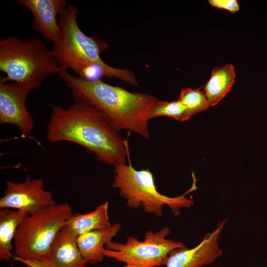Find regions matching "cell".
I'll list each match as a JSON object with an SVG mask.
<instances>
[{
  "label": "cell",
  "mask_w": 267,
  "mask_h": 267,
  "mask_svg": "<svg viewBox=\"0 0 267 267\" xmlns=\"http://www.w3.org/2000/svg\"><path fill=\"white\" fill-rule=\"evenodd\" d=\"M178 99L186 107L191 116L210 107L205 94L200 89L184 88Z\"/></svg>",
  "instance_id": "ac0fdd59"
},
{
  "label": "cell",
  "mask_w": 267,
  "mask_h": 267,
  "mask_svg": "<svg viewBox=\"0 0 267 267\" xmlns=\"http://www.w3.org/2000/svg\"><path fill=\"white\" fill-rule=\"evenodd\" d=\"M108 201L87 214L75 213L68 219L65 224L77 238L86 232L103 229L112 225L108 216Z\"/></svg>",
  "instance_id": "5bb4252c"
},
{
  "label": "cell",
  "mask_w": 267,
  "mask_h": 267,
  "mask_svg": "<svg viewBox=\"0 0 267 267\" xmlns=\"http://www.w3.org/2000/svg\"><path fill=\"white\" fill-rule=\"evenodd\" d=\"M236 73L231 64L215 66L203 90L210 106L218 104L230 91L235 83Z\"/></svg>",
  "instance_id": "9a60e30c"
},
{
  "label": "cell",
  "mask_w": 267,
  "mask_h": 267,
  "mask_svg": "<svg viewBox=\"0 0 267 267\" xmlns=\"http://www.w3.org/2000/svg\"><path fill=\"white\" fill-rule=\"evenodd\" d=\"M72 214L70 205L63 203L26 217L14 236L16 256L24 259L47 257L54 238Z\"/></svg>",
  "instance_id": "8992f818"
},
{
  "label": "cell",
  "mask_w": 267,
  "mask_h": 267,
  "mask_svg": "<svg viewBox=\"0 0 267 267\" xmlns=\"http://www.w3.org/2000/svg\"><path fill=\"white\" fill-rule=\"evenodd\" d=\"M170 232V229L165 226L156 232H146L142 241L131 236L124 244L111 240L105 245L103 254L126 264L151 267L165 266L172 251L185 247L180 242L167 239Z\"/></svg>",
  "instance_id": "52a82bcc"
},
{
  "label": "cell",
  "mask_w": 267,
  "mask_h": 267,
  "mask_svg": "<svg viewBox=\"0 0 267 267\" xmlns=\"http://www.w3.org/2000/svg\"><path fill=\"white\" fill-rule=\"evenodd\" d=\"M208 1L211 6L231 13H235L239 9V5L236 0H209Z\"/></svg>",
  "instance_id": "ffe728a7"
},
{
  "label": "cell",
  "mask_w": 267,
  "mask_h": 267,
  "mask_svg": "<svg viewBox=\"0 0 267 267\" xmlns=\"http://www.w3.org/2000/svg\"><path fill=\"white\" fill-rule=\"evenodd\" d=\"M130 156L129 164L116 165L112 186L118 189L120 195L127 200V206L136 209L142 207L149 213L158 217L163 215V207L168 206L172 214L177 216L182 208L193 205L192 200L186 195L197 188L196 178L193 174L192 186L181 195L169 197L160 193L157 189L154 177L149 169L136 170L132 165Z\"/></svg>",
  "instance_id": "5b68a950"
},
{
  "label": "cell",
  "mask_w": 267,
  "mask_h": 267,
  "mask_svg": "<svg viewBox=\"0 0 267 267\" xmlns=\"http://www.w3.org/2000/svg\"><path fill=\"white\" fill-rule=\"evenodd\" d=\"M77 238L65 224L54 238L47 257L56 267H85Z\"/></svg>",
  "instance_id": "7c38bea8"
},
{
  "label": "cell",
  "mask_w": 267,
  "mask_h": 267,
  "mask_svg": "<svg viewBox=\"0 0 267 267\" xmlns=\"http://www.w3.org/2000/svg\"><path fill=\"white\" fill-rule=\"evenodd\" d=\"M120 229V224L115 223L108 228L87 232L77 237L78 246L86 263L95 265L102 261L105 257L103 251L105 245Z\"/></svg>",
  "instance_id": "4fadbf2b"
},
{
  "label": "cell",
  "mask_w": 267,
  "mask_h": 267,
  "mask_svg": "<svg viewBox=\"0 0 267 267\" xmlns=\"http://www.w3.org/2000/svg\"><path fill=\"white\" fill-rule=\"evenodd\" d=\"M30 91L21 84L0 81V123L16 126L25 135L34 127V118L26 107Z\"/></svg>",
  "instance_id": "9c48e42d"
},
{
  "label": "cell",
  "mask_w": 267,
  "mask_h": 267,
  "mask_svg": "<svg viewBox=\"0 0 267 267\" xmlns=\"http://www.w3.org/2000/svg\"><path fill=\"white\" fill-rule=\"evenodd\" d=\"M59 75L75 101L98 110L117 132L126 130L149 138L148 113L157 100L146 93L130 92L99 79L88 80L60 69Z\"/></svg>",
  "instance_id": "7a4b0ae2"
},
{
  "label": "cell",
  "mask_w": 267,
  "mask_h": 267,
  "mask_svg": "<svg viewBox=\"0 0 267 267\" xmlns=\"http://www.w3.org/2000/svg\"><path fill=\"white\" fill-rule=\"evenodd\" d=\"M47 127L49 142H72L93 153L108 165L126 163L129 156L127 140L123 139L102 115L88 103L75 101L68 108L51 105Z\"/></svg>",
  "instance_id": "6da1fadb"
},
{
  "label": "cell",
  "mask_w": 267,
  "mask_h": 267,
  "mask_svg": "<svg viewBox=\"0 0 267 267\" xmlns=\"http://www.w3.org/2000/svg\"><path fill=\"white\" fill-rule=\"evenodd\" d=\"M226 222L227 219L219 222L216 228L207 233L194 247L178 248L172 251L167 259L166 267H202L214 262L222 254L219 241Z\"/></svg>",
  "instance_id": "30bf717a"
},
{
  "label": "cell",
  "mask_w": 267,
  "mask_h": 267,
  "mask_svg": "<svg viewBox=\"0 0 267 267\" xmlns=\"http://www.w3.org/2000/svg\"><path fill=\"white\" fill-rule=\"evenodd\" d=\"M168 116L183 122L191 116L186 107L178 99L172 101L157 100L148 113V118Z\"/></svg>",
  "instance_id": "e0dca14e"
},
{
  "label": "cell",
  "mask_w": 267,
  "mask_h": 267,
  "mask_svg": "<svg viewBox=\"0 0 267 267\" xmlns=\"http://www.w3.org/2000/svg\"><path fill=\"white\" fill-rule=\"evenodd\" d=\"M29 215L25 211L0 208V260L6 262L13 258V243L16 231L24 219Z\"/></svg>",
  "instance_id": "2e32d148"
},
{
  "label": "cell",
  "mask_w": 267,
  "mask_h": 267,
  "mask_svg": "<svg viewBox=\"0 0 267 267\" xmlns=\"http://www.w3.org/2000/svg\"><path fill=\"white\" fill-rule=\"evenodd\" d=\"M266 263H267V259H266Z\"/></svg>",
  "instance_id": "7402d4cb"
},
{
  "label": "cell",
  "mask_w": 267,
  "mask_h": 267,
  "mask_svg": "<svg viewBox=\"0 0 267 267\" xmlns=\"http://www.w3.org/2000/svg\"><path fill=\"white\" fill-rule=\"evenodd\" d=\"M13 258L29 267H56L47 257L24 259L14 256Z\"/></svg>",
  "instance_id": "d6986e66"
},
{
  "label": "cell",
  "mask_w": 267,
  "mask_h": 267,
  "mask_svg": "<svg viewBox=\"0 0 267 267\" xmlns=\"http://www.w3.org/2000/svg\"><path fill=\"white\" fill-rule=\"evenodd\" d=\"M20 6L29 9L33 16L32 26L43 37L54 42L60 33L59 15L67 7L65 0H17Z\"/></svg>",
  "instance_id": "8fae6325"
},
{
  "label": "cell",
  "mask_w": 267,
  "mask_h": 267,
  "mask_svg": "<svg viewBox=\"0 0 267 267\" xmlns=\"http://www.w3.org/2000/svg\"><path fill=\"white\" fill-rule=\"evenodd\" d=\"M121 267H145L138 265H134V264H126V265L124 266Z\"/></svg>",
  "instance_id": "44dd1931"
},
{
  "label": "cell",
  "mask_w": 267,
  "mask_h": 267,
  "mask_svg": "<svg viewBox=\"0 0 267 267\" xmlns=\"http://www.w3.org/2000/svg\"><path fill=\"white\" fill-rule=\"evenodd\" d=\"M0 70L6 75L0 81L15 82L31 90L38 89L47 77L59 74L60 68L40 38L9 36L0 41Z\"/></svg>",
  "instance_id": "277c9868"
},
{
  "label": "cell",
  "mask_w": 267,
  "mask_h": 267,
  "mask_svg": "<svg viewBox=\"0 0 267 267\" xmlns=\"http://www.w3.org/2000/svg\"><path fill=\"white\" fill-rule=\"evenodd\" d=\"M55 204L52 193L44 188L43 180L29 176L21 182L7 181L0 199V208L24 211L29 215Z\"/></svg>",
  "instance_id": "ba28073f"
},
{
  "label": "cell",
  "mask_w": 267,
  "mask_h": 267,
  "mask_svg": "<svg viewBox=\"0 0 267 267\" xmlns=\"http://www.w3.org/2000/svg\"><path fill=\"white\" fill-rule=\"evenodd\" d=\"M78 14L77 7L71 5L58 18L60 33L51 51L60 69H71L77 76L88 80L104 76L138 86L133 72L113 67L102 60L100 54L106 45L101 46L96 40L82 31L77 22Z\"/></svg>",
  "instance_id": "3957f363"
}]
</instances>
